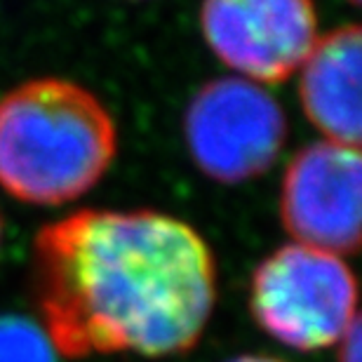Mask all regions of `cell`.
<instances>
[{
  "instance_id": "6da1fadb",
  "label": "cell",
  "mask_w": 362,
  "mask_h": 362,
  "mask_svg": "<svg viewBox=\"0 0 362 362\" xmlns=\"http://www.w3.org/2000/svg\"><path fill=\"white\" fill-rule=\"evenodd\" d=\"M31 296L62 356H179L216 301L212 250L163 212L83 209L38 230Z\"/></svg>"
},
{
  "instance_id": "7a4b0ae2",
  "label": "cell",
  "mask_w": 362,
  "mask_h": 362,
  "mask_svg": "<svg viewBox=\"0 0 362 362\" xmlns=\"http://www.w3.org/2000/svg\"><path fill=\"white\" fill-rule=\"evenodd\" d=\"M115 122L83 85L24 83L0 99V186L31 205H64L94 188L115 158Z\"/></svg>"
},
{
  "instance_id": "3957f363",
  "label": "cell",
  "mask_w": 362,
  "mask_h": 362,
  "mask_svg": "<svg viewBox=\"0 0 362 362\" xmlns=\"http://www.w3.org/2000/svg\"><path fill=\"white\" fill-rule=\"evenodd\" d=\"M358 287L341 257L285 245L257 266L250 310L275 341L296 351L337 344L356 320Z\"/></svg>"
},
{
  "instance_id": "277c9868",
  "label": "cell",
  "mask_w": 362,
  "mask_h": 362,
  "mask_svg": "<svg viewBox=\"0 0 362 362\" xmlns=\"http://www.w3.org/2000/svg\"><path fill=\"white\" fill-rule=\"evenodd\" d=\"M186 144L202 175L221 184L262 177L285 144L287 122L269 92L245 78H221L195 92Z\"/></svg>"
},
{
  "instance_id": "5b68a950",
  "label": "cell",
  "mask_w": 362,
  "mask_h": 362,
  "mask_svg": "<svg viewBox=\"0 0 362 362\" xmlns=\"http://www.w3.org/2000/svg\"><path fill=\"white\" fill-rule=\"evenodd\" d=\"M207 45L245 81L282 83L317 40L313 0H202Z\"/></svg>"
},
{
  "instance_id": "8992f818",
  "label": "cell",
  "mask_w": 362,
  "mask_h": 362,
  "mask_svg": "<svg viewBox=\"0 0 362 362\" xmlns=\"http://www.w3.org/2000/svg\"><path fill=\"white\" fill-rule=\"evenodd\" d=\"M360 151L334 141L310 144L294 156L282 179L280 219L299 245L329 255L360 247Z\"/></svg>"
},
{
  "instance_id": "52a82bcc",
  "label": "cell",
  "mask_w": 362,
  "mask_h": 362,
  "mask_svg": "<svg viewBox=\"0 0 362 362\" xmlns=\"http://www.w3.org/2000/svg\"><path fill=\"white\" fill-rule=\"evenodd\" d=\"M301 106L327 141L358 148L362 38L356 24L339 26L315 40L303 62Z\"/></svg>"
},
{
  "instance_id": "ba28073f",
  "label": "cell",
  "mask_w": 362,
  "mask_h": 362,
  "mask_svg": "<svg viewBox=\"0 0 362 362\" xmlns=\"http://www.w3.org/2000/svg\"><path fill=\"white\" fill-rule=\"evenodd\" d=\"M0 362H57L38 325L19 315H0Z\"/></svg>"
},
{
  "instance_id": "9c48e42d",
  "label": "cell",
  "mask_w": 362,
  "mask_h": 362,
  "mask_svg": "<svg viewBox=\"0 0 362 362\" xmlns=\"http://www.w3.org/2000/svg\"><path fill=\"white\" fill-rule=\"evenodd\" d=\"M341 341V353H339V362H360V320L351 322V327L346 329V334L339 339Z\"/></svg>"
},
{
  "instance_id": "30bf717a",
  "label": "cell",
  "mask_w": 362,
  "mask_h": 362,
  "mask_svg": "<svg viewBox=\"0 0 362 362\" xmlns=\"http://www.w3.org/2000/svg\"><path fill=\"white\" fill-rule=\"evenodd\" d=\"M228 362H282V360L273 358V356H240V358H233Z\"/></svg>"
},
{
  "instance_id": "8fae6325",
  "label": "cell",
  "mask_w": 362,
  "mask_h": 362,
  "mask_svg": "<svg viewBox=\"0 0 362 362\" xmlns=\"http://www.w3.org/2000/svg\"><path fill=\"white\" fill-rule=\"evenodd\" d=\"M349 3H351V5H358V3H360V0H349Z\"/></svg>"
},
{
  "instance_id": "7c38bea8",
  "label": "cell",
  "mask_w": 362,
  "mask_h": 362,
  "mask_svg": "<svg viewBox=\"0 0 362 362\" xmlns=\"http://www.w3.org/2000/svg\"><path fill=\"white\" fill-rule=\"evenodd\" d=\"M0 233H3V223H0Z\"/></svg>"
}]
</instances>
